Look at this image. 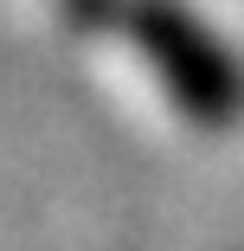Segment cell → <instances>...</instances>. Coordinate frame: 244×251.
Instances as JSON below:
<instances>
[{
  "label": "cell",
  "mask_w": 244,
  "mask_h": 251,
  "mask_svg": "<svg viewBox=\"0 0 244 251\" xmlns=\"http://www.w3.org/2000/svg\"><path fill=\"white\" fill-rule=\"evenodd\" d=\"M65 20L77 32H103V26H122V0H58Z\"/></svg>",
  "instance_id": "cell-2"
},
{
  "label": "cell",
  "mask_w": 244,
  "mask_h": 251,
  "mask_svg": "<svg viewBox=\"0 0 244 251\" xmlns=\"http://www.w3.org/2000/svg\"><path fill=\"white\" fill-rule=\"evenodd\" d=\"M122 32L193 129L225 135L244 123V58L186 0H122Z\"/></svg>",
  "instance_id": "cell-1"
}]
</instances>
